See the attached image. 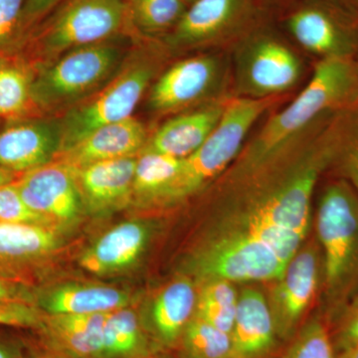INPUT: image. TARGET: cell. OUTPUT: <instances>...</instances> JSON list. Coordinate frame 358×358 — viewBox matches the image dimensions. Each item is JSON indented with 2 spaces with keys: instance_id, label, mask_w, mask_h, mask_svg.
<instances>
[{
  "instance_id": "cell-38",
  "label": "cell",
  "mask_w": 358,
  "mask_h": 358,
  "mask_svg": "<svg viewBox=\"0 0 358 358\" xmlns=\"http://www.w3.org/2000/svg\"><path fill=\"white\" fill-rule=\"evenodd\" d=\"M338 358H358V345L339 352Z\"/></svg>"
},
{
  "instance_id": "cell-7",
  "label": "cell",
  "mask_w": 358,
  "mask_h": 358,
  "mask_svg": "<svg viewBox=\"0 0 358 358\" xmlns=\"http://www.w3.org/2000/svg\"><path fill=\"white\" fill-rule=\"evenodd\" d=\"M289 32L307 50L322 58L358 54V10L341 0H315L294 11Z\"/></svg>"
},
{
  "instance_id": "cell-30",
  "label": "cell",
  "mask_w": 358,
  "mask_h": 358,
  "mask_svg": "<svg viewBox=\"0 0 358 358\" xmlns=\"http://www.w3.org/2000/svg\"><path fill=\"white\" fill-rule=\"evenodd\" d=\"M48 221L25 203L15 183L0 186V222L44 225Z\"/></svg>"
},
{
  "instance_id": "cell-39",
  "label": "cell",
  "mask_w": 358,
  "mask_h": 358,
  "mask_svg": "<svg viewBox=\"0 0 358 358\" xmlns=\"http://www.w3.org/2000/svg\"><path fill=\"white\" fill-rule=\"evenodd\" d=\"M341 1L345 2V3L358 10V0H341Z\"/></svg>"
},
{
  "instance_id": "cell-26",
  "label": "cell",
  "mask_w": 358,
  "mask_h": 358,
  "mask_svg": "<svg viewBox=\"0 0 358 358\" xmlns=\"http://www.w3.org/2000/svg\"><path fill=\"white\" fill-rule=\"evenodd\" d=\"M183 343L190 358H231L230 334L196 317L183 331Z\"/></svg>"
},
{
  "instance_id": "cell-20",
  "label": "cell",
  "mask_w": 358,
  "mask_h": 358,
  "mask_svg": "<svg viewBox=\"0 0 358 358\" xmlns=\"http://www.w3.org/2000/svg\"><path fill=\"white\" fill-rule=\"evenodd\" d=\"M128 301L129 294L122 289L70 285L49 294L43 307L50 315L107 313L124 308Z\"/></svg>"
},
{
  "instance_id": "cell-1",
  "label": "cell",
  "mask_w": 358,
  "mask_h": 358,
  "mask_svg": "<svg viewBox=\"0 0 358 358\" xmlns=\"http://www.w3.org/2000/svg\"><path fill=\"white\" fill-rule=\"evenodd\" d=\"M358 108V62L355 57L322 58L310 82L281 112L270 117L244 155V166L274 159L322 117Z\"/></svg>"
},
{
  "instance_id": "cell-5",
  "label": "cell",
  "mask_w": 358,
  "mask_h": 358,
  "mask_svg": "<svg viewBox=\"0 0 358 358\" xmlns=\"http://www.w3.org/2000/svg\"><path fill=\"white\" fill-rule=\"evenodd\" d=\"M121 58L119 47L105 42L72 49L32 79V102L55 109L79 100L103 83Z\"/></svg>"
},
{
  "instance_id": "cell-40",
  "label": "cell",
  "mask_w": 358,
  "mask_h": 358,
  "mask_svg": "<svg viewBox=\"0 0 358 358\" xmlns=\"http://www.w3.org/2000/svg\"><path fill=\"white\" fill-rule=\"evenodd\" d=\"M0 358H11L10 355L6 350V348L0 346Z\"/></svg>"
},
{
  "instance_id": "cell-15",
  "label": "cell",
  "mask_w": 358,
  "mask_h": 358,
  "mask_svg": "<svg viewBox=\"0 0 358 358\" xmlns=\"http://www.w3.org/2000/svg\"><path fill=\"white\" fill-rule=\"evenodd\" d=\"M274 315L260 292L246 289L238 296L231 331V358H267L275 343Z\"/></svg>"
},
{
  "instance_id": "cell-4",
  "label": "cell",
  "mask_w": 358,
  "mask_h": 358,
  "mask_svg": "<svg viewBox=\"0 0 358 358\" xmlns=\"http://www.w3.org/2000/svg\"><path fill=\"white\" fill-rule=\"evenodd\" d=\"M43 24L35 41L44 53H61L101 43L129 22L126 0H64Z\"/></svg>"
},
{
  "instance_id": "cell-43",
  "label": "cell",
  "mask_w": 358,
  "mask_h": 358,
  "mask_svg": "<svg viewBox=\"0 0 358 358\" xmlns=\"http://www.w3.org/2000/svg\"><path fill=\"white\" fill-rule=\"evenodd\" d=\"M357 56H358V54H357ZM357 62H358V58H357Z\"/></svg>"
},
{
  "instance_id": "cell-9",
  "label": "cell",
  "mask_w": 358,
  "mask_h": 358,
  "mask_svg": "<svg viewBox=\"0 0 358 358\" xmlns=\"http://www.w3.org/2000/svg\"><path fill=\"white\" fill-rule=\"evenodd\" d=\"M14 183L25 203L49 221L72 220L81 208L76 171L61 160L21 174Z\"/></svg>"
},
{
  "instance_id": "cell-35",
  "label": "cell",
  "mask_w": 358,
  "mask_h": 358,
  "mask_svg": "<svg viewBox=\"0 0 358 358\" xmlns=\"http://www.w3.org/2000/svg\"><path fill=\"white\" fill-rule=\"evenodd\" d=\"M334 345L339 352L358 345V299L343 317Z\"/></svg>"
},
{
  "instance_id": "cell-3",
  "label": "cell",
  "mask_w": 358,
  "mask_h": 358,
  "mask_svg": "<svg viewBox=\"0 0 358 358\" xmlns=\"http://www.w3.org/2000/svg\"><path fill=\"white\" fill-rule=\"evenodd\" d=\"M327 286L334 296L358 284V194L345 179L324 188L317 215Z\"/></svg>"
},
{
  "instance_id": "cell-16",
  "label": "cell",
  "mask_w": 358,
  "mask_h": 358,
  "mask_svg": "<svg viewBox=\"0 0 358 358\" xmlns=\"http://www.w3.org/2000/svg\"><path fill=\"white\" fill-rule=\"evenodd\" d=\"M317 259L313 250L296 253L289 261L278 291L275 329L282 336L293 331L301 315L307 310L317 285Z\"/></svg>"
},
{
  "instance_id": "cell-12",
  "label": "cell",
  "mask_w": 358,
  "mask_h": 358,
  "mask_svg": "<svg viewBox=\"0 0 358 358\" xmlns=\"http://www.w3.org/2000/svg\"><path fill=\"white\" fill-rule=\"evenodd\" d=\"M218 76L215 59H185L169 68L152 86L150 105L157 112L166 113L185 108L206 95Z\"/></svg>"
},
{
  "instance_id": "cell-31",
  "label": "cell",
  "mask_w": 358,
  "mask_h": 358,
  "mask_svg": "<svg viewBox=\"0 0 358 358\" xmlns=\"http://www.w3.org/2000/svg\"><path fill=\"white\" fill-rule=\"evenodd\" d=\"M26 2L27 0H0V52L22 39Z\"/></svg>"
},
{
  "instance_id": "cell-34",
  "label": "cell",
  "mask_w": 358,
  "mask_h": 358,
  "mask_svg": "<svg viewBox=\"0 0 358 358\" xmlns=\"http://www.w3.org/2000/svg\"><path fill=\"white\" fill-rule=\"evenodd\" d=\"M62 0H27L23 13L22 38L39 25Z\"/></svg>"
},
{
  "instance_id": "cell-24",
  "label": "cell",
  "mask_w": 358,
  "mask_h": 358,
  "mask_svg": "<svg viewBox=\"0 0 358 358\" xmlns=\"http://www.w3.org/2000/svg\"><path fill=\"white\" fill-rule=\"evenodd\" d=\"M181 166V159L147 150L136 159L134 192L145 199H162L178 178Z\"/></svg>"
},
{
  "instance_id": "cell-44",
  "label": "cell",
  "mask_w": 358,
  "mask_h": 358,
  "mask_svg": "<svg viewBox=\"0 0 358 358\" xmlns=\"http://www.w3.org/2000/svg\"><path fill=\"white\" fill-rule=\"evenodd\" d=\"M0 119H1V117H0Z\"/></svg>"
},
{
  "instance_id": "cell-33",
  "label": "cell",
  "mask_w": 358,
  "mask_h": 358,
  "mask_svg": "<svg viewBox=\"0 0 358 358\" xmlns=\"http://www.w3.org/2000/svg\"><path fill=\"white\" fill-rule=\"evenodd\" d=\"M334 164H338L345 174V180L350 183L358 194V122Z\"/></svg>"
},
{
  "instance_id": "cell-21",
  "label": "cell",
  "mask_w": 358,
  "mask_h": 358,
  "mask_svg": "<svg viewBox=\"0 0 358 358\" xmlns=\"http://www.w3.org/2000/svg\"><path fill=\"white\" fill-rule=\"evenodd\" d=\"M110 313L50 315L47 326L55 338L79 357L102 355L103 331Z\"/></svg>"
},
{
  "instance_id": "cell-29",
  "label": "cell",
  "mask_w": 358,
  "mask_h": 358,
  "mask_svg": "<svg viewBox=\"0 0 358 358\" xmlns=\"http://www.w3.org/2000/svg\"><path fill=\"white\" fill-rule=\"evenodd\" d=\"M282 358H338L334 341L320 320H313L289 346Z\"/></svg>"
},
{
  "instance_id": "cell-28",
  "label": "cell",
  "mask_w": 358,
  "mask_h": 358,
  "mask_svg": "<svg viewBox=\"0 0 358 358\" xmlns=\"http://www.w3.org/2000/svg\"><path fill=\"white\" fill-rule=\"evenodd\" d=\"M140 341L138 319L131 310L110 313L103 327L102 355L122 357L133 352Z\"/></svg>"
},
{
  "instance_id": "cell-6",
  "label": "cell",
  "mask_w": 358,
  "mask_h": 358,
  "mask_svg": "<svg viewBox=\"0 0 358 358\" xmlns=\"http://www.w3.org/2000/svg\"><path fill=\"white\" fill-rule=\"evenodd\" d=\"M154 73L147 63L129 66L100 93L71 110L61 122V152L76 145L96 129L131 117Z\"/></svg>"
},
{
  "instance_id": "cell-32",
  "label": "cell",
  "mask_w": 358,
  "mask_h": 358,
  "mask_svg": "<svg viewBox=\"0 0 358 358\" xmlns=\"http://www.w3.org/2000/svg\"><path fill=\"white\" fill-rule=\"evenodd\" d=\"M43 324L44 317L31 303H0V326L31 329Z\"/></svg>"
},
{
  "instance_id": "cell-14",
  "label": "cell",
  "mask_w": 358,
  "mask_h": 358,
  "mask_svg": "<svg viewBox=\"0 0 358 358\" xmlns=\"http://www.w3.org/2000/svg\"><path fill=\"white\" fill-rule=\"evenodd\" d=\"M252 0H194L173 28L171 41L192 46L213 41L243 21Z\"/></svg>"
},
{
  "instance_id": "cell-11",
  "label": "cell",
  "mask_w": 358,
  "mask_h": 358,
  "mask_svg": "<svg viewBox=\"0 0 358 358\" xmlns=\"http://www.w3.org/2000/svg\"><path fill=\"white\" fill-rule=\"evenodd\" d=\"M61 147V122H13L0 129V167L23 174L51 162Z\"/></svg>"
},
{
  "instance_id": "cell-27",
  "label": "cell",
  "mask_w": 358,
  "mask_h": 358,
  "mask_svg": "<svg viewBox=\"0 0 358 358\" xmlns=\"http://www.w3.org/2000/svg\"><path fill=\"white\" fill-rule=\"evenodd\" d=\"M32 79L18 66L0 65V117L17 119L30 103ZM33 103V102H32Z\"/></svg>"
},
{
  "instance_id": "cell-18",
  "label": "cell",
  "mask_w": 358,
  "mask_h": 358,
  "mask_svg": "<svg viewBox=\"0 0 358 358\" xmlns=\"http://www.w3.org/2000/svg\"><path fill=\"white\" fill-rule=\"evenodd\" d=\"M136 159L103 160L76 171L82 197L99 208L112 206L126 199L133 190Z\"/></svg>"
},
{
  "instance_id": "cell-8",
  "label": "cell",
  "mask_w": 358,
  "mask_h": 358,
  "mask_svg": "<svg viewBox=\"0 0 358 358\" xmlns=\"http://www.w3.org/2000/svg\"><path fill=\"white\" fill-rule=\"evenodd\" d=\"M289 263L247 231L219 240L200 256L199 267L211 279L228 282L281 279Z\"/></svg>"
},
{
  "instance_id": "cell-36",
  "label": "cell",
  "mask_w": 358,
  "mask_h": 358,
  "mask_svg": "<svg viewBox=\"0 0 358 358\" xmlns=\"http://www.w3.org/2000/svg\"><path fill=\"white\" fill-rule=\"evenodd\" d=\"M29 303L28 294L20 282L0 274V303Z\"/></svg>"
},
{
  "instance_id": "cell-25",
  "label": "cell",
  "mask_w": 358,
  "mask_h": 358,
  "mask_svg": "<svg viewBox=\"0 0 358 358\" xmlns=\"http://www.w3.org/2000/svg\"><path fill=\"white\" fill-rule=\"evenodd\" d=\"M185 0H136L129 3V22L152 34L176 27L185 13Z\"/></svg>"
},
{
  "instance_id": "cell-13",
  "label": "cell",
  "mask_w": 358,
  "mask_h": 358,
  "mask_svg": "<svg viewBox=\"0 0 358 358\" xmlns=\"http://www.w3.org/2000/svg\"><path fill=\"white\" fill-rule=\"evenodd\" d=\"M147 141V131L133 117L108 124L63 150L61 162L74 171L103 160L134 157Z\"/></svg>"
},
{
  "instance_id": "cell-37",
  "label": "cell",
  "mask_w": 358,
  "mask_h": 358,
  "mask_svg": "<svg viewBox=\"0 0 358 358\" xmlns=\"http://www.w3.org/2000/svg\"><path fill=\"white\" fill-rule=\"evenodd\" d=\"M17 178V174L11 173V171H6V169L0 167V186L14 182Z\"/></svg>"
},
{
  "instance_id": "cell-2",
  "label": "cell",
  "mask_w": 358,
  "mask_h": 358,
  "mask_svg": "<svg viewBox=\"0 0 358 358\" xmlns=\"http://www.w3.org/2000/svg\"><path fill=\"white\" fill-rule=\"evenodd\" d=\"M275 102L274 96H240L224 103L222 117L199 150L182 159L178 178L164 200L185 199L222 173L239 154L257 120Z\"/></svg>"
},
{
  "instance_id": "cell-17",
  "label": "cell",
  "mask_w": 358,
  "mask_h": 358,
  "mask_svg": "<svg viewBox=\"0 0 358 358\" xmlns=\"http://www.w3.org/2000/svg\"><path fill=\"white\" fill-rule=\"evenodd\" d=\"M224 103L178 115L166 122L152 136L148 150L186 159L199 150L222 117Z\"/></svg>"
},
{
  "instance_id": "cell-23",
  "label": "cell",
  "mask_w": 358,
  "mask_h": 358,
  "mask_svg": "<svg viewBox=\"0 0 358 358\" xmlns=\"http://www.w3.org/2000/svg\"><path fill=\"white\" fill-rule=\"evenodd\" d=\"M195 291L187 280L171 282L157 296L152 308L155 329L166 343H173L185 331L195 308Z\"/></svg>"
},
{
  "instance_id": "cell-10",
  "label": "cell",
  "mask_w": 358,
  "mask_h": 358,
  "mask_svg": "<svg viewBox=\"0 0 358 358\" xmlns=\"http://www.w3.org/2000/svg\"><path fill=\"white\" fill-rule=\"evenodd\" d=\"M240 74L245 96L263 99L288 91L301 77L296 54L277 40L260 39L247 51Z\"/></svg>"
},
{
  "instance_id": "cell-42",
  "label": "cell",
  "mask_w": 358,
  "mask_h": 358,
  "mask_svg": "<svg viewBox=\"0 0 358 358\" xmlns=\"http://www.w3.org/2000/svg\"><path fill=\"white\" fill-rule=\"evenodd\" d=\"M185 3H188V2H193L194 0H185Z\"/></svg>"
},
{
  "instance_id": "cell-41",
  "label": "cell",
  "mask_w": 358,
  "mask_h": 358,
  "mask_svg": "<svg viewBox=\"0 0 358 358\" xmlns=\"http://www.w3.org/2000/svg\"><path fill=\"white\" fill-rule=\"evenodd\" d=\"M128 3H131V2L136 1V0H126Z\"/></svg>"
},
{
  "instance_id": "cell-22",
  "label": "cell",
  "mask_w": 358,
  "mask_h": 358,
  "mask_svg": "<svg viewBox=\"0 0 358 358\" xmlns=\"http://www.w3.org/2000/svg\"><path fill=\"white\" fill-rule=\"evenodd\" d=\"M55 246V235L44 225L0 222V267L36 260Z\"/></svg>"
},
{
  "instance_id": "cell-19",
  "label": "cell",
  "mask_w": 358,
  "mask_h": 358,
  "mask_svg": "<svg viewBox=\"0 0 358 358\" xmlns=\"http://www.w3.org/2000/svg\"><path fill=\"white\" fill-rule=\"evenodd\" d=\"M147 242V230L138 222L115 226L101 237L80 259V266L103 275L129 267L138 260Z\"/></svg>"
}]
</instances>
